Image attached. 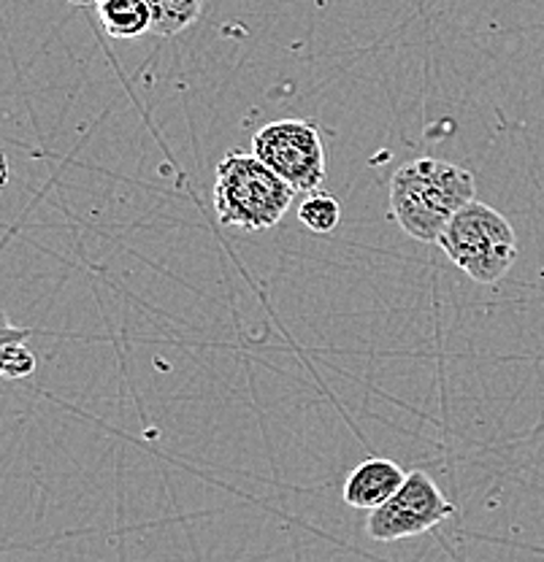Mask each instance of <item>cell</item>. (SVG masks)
I'll list each match as a JSON object with an SVG mask.
<instances>
[{
  "label": "cell",
  "mask_w": 544,
  "mask_h": 562,
  "mask_svg": "<svg viewBox=\"0 0 544 562\" xmlns=\"http://www.w3.org/2000/svg\"><path fill=\"white\" fill-rule=\"evenodd\" d=\"M471 201H477L471 171L436 157L403 162L390 181V214L409 238L423 244H438L449 220Z\"/></svg>",
  "instance_id": "obj_1"
},
{
  "label": "cell",
  "mask_w": 544,
  "mask_h": 562,
  "mask_svg": "<svg viewBox=\"0 0 544 562\" xmlns=\"http://www.w3.org/2000/svg\"><path fill=\"white\" fill-rule=\"evenodd\" d=\"M292 187L247 151H227L214 176V209L222 225L268 231L292 203Z\"/></svg>",
  "instance_id": "obj_2"
},
{
  "label": "cell",
  "mask_w": 544,
  "mask_h": 562,
  "mask_svg": "<svg viewBox=\"0 0 544 562\" xmlns=\"http://www.w3.org/2000/svg\"><path fill=\"white\" fill-rule=\"evenodd\" d=\"M438 246L477 284H496L518 260V236L501 211L482 201L466 203L444 227Z\"/></svg>",
  "instance_id": "obj_3"
},
{
  "label": "cell",
  "mask_w": 544,
  "mask_h": 562,
  "mask_svg": "<svg viewBox=\"0 0 544 562\" xmlns=\"http://www.w3.org/2000/svg\"><path fill=\"white\" fill-rule=\"evenodd\" d=\"M253 155L303 195L323 184L325 146L314 122H268L253 136Z\"/></svg>",
  "instance_id": "obj_4"
},
{
  "label": "cell",
  "mask_w": 544,
  "mask_h": 562,
  "mask_svg": "<svg viewBox=\"0 0 544 562\" xmlns=\"http://www.w3.org/2000/svg\"><path fill=\"white\" fill-rule=\"evenodd\" d=\"M453 514L455 506L442 495L434 479L423 471H412L390 501L368 512L366 536L379 543L407 541L434 530Z\"/></svg>",
  "instance_id": "obj_5"
},
{
  "label": "cell",
  "mask_w": 544,
  "mask_h": 562,
  "mask_svg": "<svg viewBox=\"0 0 544 562\" xmlns=\"http://www.w3.org/2000/svg\"><path fill=\"white\" fill-rule=\"evenodd\" d=\"M407 473L401 471L399 462L385 460V457H368L358 468H353L344 482V503L363 512H374L385 501L396 495Z\"/></svg>",
  "instance_id": "obj_6"
},
{
  "label": "cell",
  "mask_w": 544,
  "mask_h": 562,
  "mask_svg": "<svg viewBox=\"0 0 544 562\" xmlns=\"http://www.w3.org/2000/svg\"><path fill=\"white\" fill-rule=\"evenodd\" d=\"M98 16L107 35L116 41H133L152 33V9L146 0H101Z\"/></svg>",
  "instance_id": "obj_7"
},
{
  "label": "cell",
  "mask_w": 544,
  "mask_h": 562,
  "mask_svg": "<svg viewBox=\"0 0 544 562\" xmlns=\"http://www.w3.org/2000/svg\"><path fill=\"white\" fill-rule=\"evenodd\" d=\"M152 9V33L177 35L198 20L203 0H146Z\"/></svg>",
  "instance_id": "obj_8"
},
{
  "label": "cell",
  "mask_w": 544,
  "mask_h": 562,
  "mask_svg": "<svg viewBox=\"0 0 544 562\" xmlns=\"http://www.w3.org/2000/svg\"><path fill=\"white\" fill-rule=\"evenodd\" d=\"M298 222H301L307 231L318 233V236H327V233L336 231L338 222H342V206H338L336 198L327 195V192H307L301 209H298Z\"/></svg>",
  "instance_id": "obj_9"
},
{
  "label": "cell",
  "mask_w": 544,
  "mask_h": 562,
  "mask_svg": "<svg viewBox=\"0 0 544 562\" xmlns=\"http://www.w3.org/2000/svg\"><path fill=\"white\" fill-rule=\"evenodd\" d=\"M38 368L36 355L33 349L27 347V338L22 341H11L3 351V376L5 379H25L31 376L33 371Z\"/></svg>",
  "instance_id": "obj_10"
},
{
  "label": "cell",
  "mask_w": 544,
  "mask_h": 562,
  "mask_svg": "<svg viewBox=\"0 0 544 562\" xmlns=\"http://www.w3.org/2000/svg\"><path fill=\"white\" fill-rule=\"evenodd\" d=\"M22 338H31V330H22V327L9 325L5 330H0V376H3V351L11 341H22Z\"/></svg>",
  "instance_id": "obj_11"
},
{
  "label": "cell",
  "mask_w": 544,
  "mask_h": 562,
  "mask_svg": "<svg viewBox=\"0 0 544 562\" xmlns=\"http://www.w3.org/2000/svg\"><path fill=\"white\" fill-rule=\"evenodd\" d=\"M5 173H9V168H5V160H3V157H0V184H5V179H9V176H5Z\"/></svg>",
  "instance_id": "obj_12"
},
{
  "label": "cell",
  "mask_w": 544,
  "mask_h": 562,
  "mask_svg": "<svg viewBox=\"0 0 544 562\" xmlns=\"http://www.w3.org/2000/svg\"><path fill=\"white\" fill-rule=\"evenodd\" d=\"M11 322H9V314L3 312V308H0V330H5V327H9Z\"/></svg>",
  "instance_id": "obj_13"
},
{
  "label": "cell",
  "mask_w": 544,
  "mask_h": 562,
  "mask_svg": "<svg viewBox=\"0 0 544 562\" xmlns=\"http://www.w3.org/2000/svg\"><path fill=\"white\" fill-rule=\"evenodd\" d=\"M92 3H96V5H98V3H101V0H92Z\"/></svg>",
  "instance_id": "obj_14"
}]
</instances>
